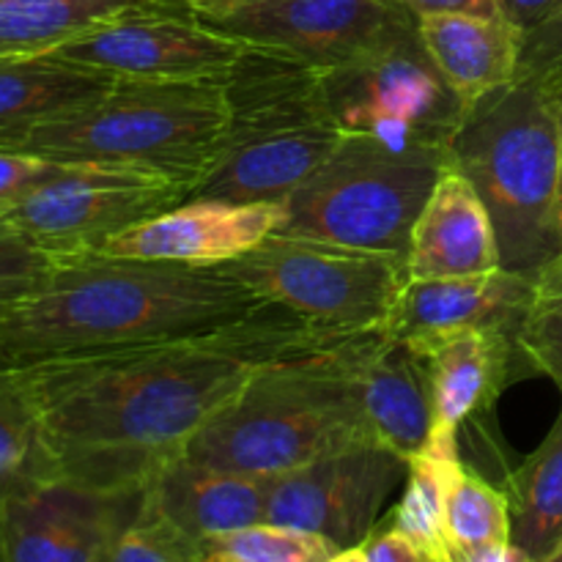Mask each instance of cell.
<instances>
[{
  "instance_id": "cell-26",
  "label": "cell",
  "mask_w": 562,
  "mask_h": 562,
  "mask_svg": "<svg viewBox=\"0 0 562 562\" xmlns=\"http://www.w3.org/2000/svg\"><path fill=\"white\" fill-rule=\"evenodd\" d=\"M459 464V453H437V450L423 448L420 453L412 456L404 494L393 514L387 516L395 530L442 558H448L445 508H448L450 481Z\"/></svg>"
},
{
  "instance_id": "cell-29",
  "label": "cell",
  "mask_w": 562,
  "mask_h": 562,
  "mask_svg": "<svg viewBox=\"0 0 562 562\" xmlns=\"http://www.w3.org/2000/svg\"><path fill=\"white\" fill-rule=\"evenodd\" d=\"M519 355L530 373L552 379L562 393V252L532 285V300L519 329Z\"/></svg>"
},
{
  "instance_id": "cell-1",
  "label": "cell",
  "mask_w": 562,
  "mask_h": 562,
  "mask_svg": "<svg viewBox=\"0 0 562 562\" xmlns=\"http://www.w3.org/2000/svg\"><path fill=\"white\" fill-rule=\"evenodd\" d=\"M338 335L269 302L234 327L60 357L25 376L55 475L102 492H143L198 428L278 357Z\"/></svg>"
},
{
  "instance_id": "cell-32",
  "label": "cell",
  "mask_w": 562,
  "mask_h": 562,
  "mask_svg": "<svg viewBox=\"0 0 562 562\" xmlns=\"http://www.w3.org/2000/svg\"><path fill=\"white\" fill-rule=\"evenodd\" d=\"M66 170H69L66 162H53V159L36 157V154L0 148V212H9L16 203L31 198L33 192L53 184Z\"/></svg>"
},
{
  "instance_id": "cell-4",
  "label": "cell",
  "mask_w": 562,
  "mask_h": 562,
  "mask_svg": "<svg viewBox=\"0 0 562 562\" xmlns=\"http://www.w3.org/2000/svg\"><path fill=\"white\" fill-rule=\"evenodd\" d=\"M228 130L187 201L283 203L338 148L322 69L247 47L223 80Z\"/></svg>"
},
{
  "instance_id": "cell-38",
  "label": "cell",
  "mask_w": 562,
  "mask_h": 562,
  "mask_svg": "<svg viewBox=\"0 0 562 562\" xmlns=\"http://www.w3.org/2000/svg\"><path fill=\"white\" fill-rule=\"evenodd\" d=\"M327 562H371V560H368L366 547H351V549H340V552L333 554Z\"/></svg>"
},
{
  "instance_id": "cell-35",
  "label": "cell",
  "mask_w": 562,
  "mask_h": 562,
  "mask_svg": "<svg viewBox=\"0 0 562 562\" xmlns=\"http://www.w3.org/2000/svg\"><path fill=\"white\" fill-rule=\"evenodd\" d=\"M406 9L420 20V16H442V14H464V16H499L497 0H404Z\"/></svg>"
},
{
  "instance_id": "cell-9",
  "label": "cell",
  "mask_w": 562,
  "mask_h": 562,
  "mask_svg": "<svg viewBox=\"0 0 562 562\" xmlns=\"http://www.w3.org/2000/svg\"><path fill=\"white\" fill-rule=\"evenodd\" d=\"M322 77L344 135L371 137L404 151H450L467 113L428 55L420 25Z\"/></svg>"
},
{
  "instance_id": "cell-30",
  "label": "cell",
  "mask_w": 562,
  "mask_h": 562,
  "mask_svg": "<svg viewBox=\"0 0 562 562\" xmlns=\"http://www.w3.org/2000/svg\"><path fill=\"white\" fill-rule=\"evenodd\" d=\"M113 562H203L201 543L159 519L146 505L115 547Z\"/></svg>"
},
{
  "instance_id": "cell-5",
  "label": "cell",
  "mask_w": 562,
  "mask_h": 562,
  "mask_svg": "<svg viewBox=\"0 0 562 562\" xmlns=\"http://www.w3.org/2000/svg\"><path fill=\"white\" fill-rule=\"evenodd\" d=\"M225 130L223 82L119 80L93 104L5 137L0 148L66 165L148 170L184 187L190 198L217 157Z\"/></svg>"
},
{
  "instance_id": "cell-11",
  "label": "cell",
  "mask_w": 562,
  "mask_h": 562,
  "mask_svg": "<svg viewBox=\"0 0 562 562\" xmlns=\"http://www.w3.org/2000/svg\"><path fill=\"white\" fill-rule=\"evenodd\" d=\"M184 187L121 165H69L60 179L9 209V220L53 261L97 252L119 231L170 212Z\"/></svg>"
},
{
  "instance_id": "cell-24",
  "label": "cell",
  "mask_w": 562,
  "mask_h": 562,
  "mask_svg": "<svg viewBox=\"0 0 562 562\" xmlns=\"http://www.w3.org/2000/svg\"><path fill=\"white\" fill-rule=\"evenodd\" d=\"M510 541L536 562L562 552V412L541 445L505 477Z\"/></svg>"
},
{
  "instance_id": "cell-37",
  "label": "cell",
  "mask_w": 562,
  "mask_h": 562,
  "mask_svg": "<svg viewBox=\"0 0 562 562\" xmlns=\"http://www.w3.org/2000/svg\"><path fill=\"white\" fill-rule=\"evenodd\" d=\"M549 91L554 93V104H558V146H560V223H562V80L554 82Z\"/></svg>"
},
{
  "instance_id": "cell-7",
  "label": "cell",
  "mask_w": 562,
  "mask_h": 562,
  "mask_svg": "<svg viewBox=\"0 0 562 562\" xmlns=\"http://www.w3.org/2000/svg\"><path fill=\"white\" fill-rule=\"evenodd\" d=\"M445 170L448 151H404L344 135L327 162L285 198L274 234L406 258L417 217Z\"/></svg>"
},
{
  "instance_id": "cell-13",
  "label": "cell",
  "mask_w": 562,
  "mask_h": 562,
  "mask_svg": "<svg viewBox=\"0 0 562 562\" xmlns=\"http://www.w3.org/2000/svg\"><path fill=\"white\" fill-rule=\"evenodd\" d=\"M245 49L247 44L212 31L190 9H159L108 22L53 55L119 80L223 82Z\"/></svg>"
},
{
  "instance_id": "cell-17",
  "label": "cell",
  "mask_w": 562,
  "mask_h": 562,
  "mask_svg": "<svg viewBox=\"0 0 562 562\" xmlns=\"http://www.w3.org/2000/svg\"><path fill=\"white\" fill-rule=\"evenodd\" d=\"M423 357L431 387L434 428L426 448L459 453V428L497 401L516 368H527L519 338L503 329H467L412 346Z\"/></svg>"
},
{
  "instance_id": "cell-16",
  "label": "cell",
  "mask_w": 562,
  "mask_h": 562,
  "mask_svg": "<svg viewBox=\"0 0 562 562\" xmlns=\"http://www.w3.org/2000/svg\"><path fill=\"white\" fill-rule=\"evenodd\" d=\"M280 220L283 203L184 201L119 231L97 252L181 267H220L261 245L280 228Z\"/></svg>"
},
{
  "instance_id": "cell-34",
  "label": "cell",
  "mask_w": 562,
  "mask_h": 562,
  "mask_svg": "<svg viewBox=\"0 0 562 562\" xmlns=\"http://www.w3.org/2000/svg\"><path fill=\"white\" fill-rule=\"evenodd\" d=\"M562 9V0H497L499 20L508 22L521 38L538 31Z\"/></svg>"
},
{
  "instance_id": "cell-2",
  "label": "cell",
  "mask_w": 562,
  "mask_h": 562,
  "mask_svg": "<svg viewBox=\"0 0 562 562\" xmlns=\"http://www.w3.org/2000/svg\"><path fill=\"white\" fill-rule=\"evenodd\" d=\"M267 305L220 267L58 258L31 291L0 305V368L217 333Z\"/></svg>"
},
{
  "instance_id": "cell-20",
  "label": "cell",
  "mask_w": 562,
  "mask_h": 562,
  "mask_svg": "<svg viewBox=\"0 0 562 562\" xmlns=\"http://www.w3.org/2000/svg\"><path fill=\"white\" fill-rule=\"evenodd\" d=\"M409 280L472 278L503 269L492 217L475 187L445 170L412 231Z\"/></svg>"
},
{
  "instance_id": "cell-40",
  "label": "cell",
  "mask_w": 562,
  "mask_h": 562,
  "mask_svg": "<svg viewBox=\"0 0 562 562\" xmlns=\"http://www.w3.org/2000/svg\"><path fill=\"white\" fill-rule=\"evenodd\" d=\"M543 562H562V552H558V554H552V558H549V560H543Z\"/></svg>"
},
{
  "instance_id": "cell-33",
  "label": "cell",
  "mask_w": 562,
  "mask_h": 562,
  "mask_svg": "<svg viewBox=\"0 0 562 562\" xmlns=\"http://www.w3.org/2000/svg\"><path fill=\"white\" fill-rule=\"evenodd\" d=\"M516 80L543 88H552L562 80V9L538 31L521 38Z\"/></svg>"
},
{
  "instance_id": "cell-18",
  "label": "cell",
  "mask_w": 562,
  "mask_h": 562,
  "mask_svg": "<svg viewBox=\"0 0 562 562\" xmlns=\"http://www.w3.org/2000/svg\"><path fill=\"white\" fill-rule=\"evenodd\" d=\"M536 280L508 269L472 278L406 280L384 333L409 346L467 329H503L519 338Z\"/></svg>"
},
{
  "instance_id": "cell-27",
  "label": "cell",
  "mask_w": 562,
  "mask_h": 562,
  "mask_svg": "<svg viewBox=\"0 0 562 562\" xmlns=\"http://www.w3.org/2000/svg\"><path fill=\"white\" fill-rule=\"evenodd\" d=\"M445 536L450 549H481L510 541L508 494L467 470L464 461L453 472L445 508Z\"/></svg>"
},
{
  "instance_id": "cell-28",
  "label": "cell",
  "mask_w": 562,
  "mask_h": 562,
  "mask_svg": "<svg viewBox=\"0 0 562 562\" xmlns=\"http://www.w3.org/2000/svg\"><path fill=\"white\" fill-rule=\"evenodd\" d=\"M338 552L340 549L327 538L272 521H258L201 541L203 562H327Z\"/></svg>"
},
{
  "instance_id": "cell-36",
  "label": "cell",
  "mask_w": 562,
  "mask_h": 562,
  "mask_svg": "<svg viewBox=\"0 0 562 562\" xmlns=\"http://www.w3.org/2000/svg\"><path fill=\"white\" fill-rule=\"evenodd\" d=\"M450 562H536L525 549L516 547L514 541L494 543V547L481 549H450Z\"/></svg>"
},
{
  "instance_id": "cell-31",
  "label": "cell",
  "mask_w": 562,
  "mask_h": 562,
  "mask_svg": "<svg viewBox=\"0 0 562 562\" xmlns=\"http://www.w3.org/2000/svg\"><path fill=\"white\" fill-rule=\"evenodd\" d=\"M49 267L53 258L0 212V305L31 291Z\"/></svg>"
},
{
  "instance_id": "cell-21",
  "label": "cell",
  "mask_w": 562,
  "mask_h": 562,
  "mask_svg": "<svg viewBox=\"0 0 562 562\" xmlns=\"http://www.w3.org/2000/svg\"><path fill=\"white\" fill-rule=\"evenodd\" d=\"M420 38L464 110L516 80L521 36L499 16H420Z\"/></svg>"
},
{
  "instance_id": "cell-39",
  "label": "cell",
  "mask_w": 562,
  "mask_h": 562,
  "mask_svg": "<svg viewBox=\"0 0 562 562\" xmlns=\"http://www.w3.org/2000/svg\"><path fill=\"white\" fill-rule=\"evenodd\" d=\"M173 3L184 5V9H195V5H206V3H214V0H173Z\"/></svg>"
},
{
  "instance_id": "cell-19",
  "label": "cell",
  "mask_w": 562,
  "mask_h": 562,
  "mask_svg": "<svg viewBox=\"0 0 562 562\" xmlns=\"http://www.w3.org/2000/svg\"><path fill=\"white\" fill-rule=\"evenodd\" d=\"M269 488V477L214 470L179 453L154 472L143 505L201 543L220 532L267 521Z\"/></svg>"
},
{
  "instance_id": "cell-22",
  "label": "cell",
  "mask_w": 562,
  "mask_h": 562,
  "mask_svg": "<svg viewBox=\"0 0 562 562\" xmlns=\"http://www.w3.org/2000/svg\"><path fill=\"white\" fill-rule=\"evenodd\" d=\"M119 77L53 53L0 55V140L93 104Z\"/></svg>"
},
{
  "instance_id": "cell-8",
  "label": "cell",
  "mask_w": 562,
  "mask_h": 562,
  "mask_svg": "<svg viewBox=\"0 0 562 562\" xmlns=\"http://www.w3.org/2000/svg\"><path fill=\"white\" fill-rule=\"evenodd\" d=\"M263 302L327 333L387 327L409 280L404 256L333 241L272 234L258 247L220 263Z\"/></svg>"
},
{
  "instance_id": "cell-23",
  "label": "cell",
  "mask_w": 562,
  "mask_h": 562,
  "mask_svg": "<svg viewBox=\"0 0 562 562\" xmlns=\"http://www.w3.org/2000/svg\"><path fill=\"white\" fill-rule=\"evenodd\" d=\"M184 9L173 0H0V55H44L140 11Z\"/></svg>"
},
{
  "instance_id": "cell-12",
  "label": "cell",
  "mask_w": 562,
  "mask_h": 562,
  "mask_svg": "<svg viewBox=\"0 0 562 562\" xmlns=\"http://www.w3.org/2000/svg\"><path fill=\"white\" fill-rule=\"evenodd\" d=\"M406 472V456L376 439H357L274 477L267 521L322 536L338 549L362 547Z\"/></svg>"
},
{
  "instance_id": "cell-41",
  "label": "cell",
  "mask_w": 562,
  "mask_h": 562,
  "mask_svg": "<svg viewBox=\"0 0 562 562\" xmlns=\"http://www.w3.org/2000/svg\"><path fill=\"white\" fill-rule=\"evenodd\" d=\"M0 562H5V554H3V538H0Z\"/></svg>"
},
{
  "instance_id": "cell-14",
  "label": "cell",
  "mask_w": 562,
  "mask_h": 562,
  "mask_svg": "<svg viewBox=\"0 0 562 562\" xmlns=\"http://www.w3.org/2000/svg\"><path fill=\"white\" fill-rule=\"evenodd\" d=\"M143 492H102L53 477L9 494L0 499L5 562H113L140 514Z\"/></svg>"
},
{
  "instance_id": "cell-15",
  "label": "cell",
  "mask_w": 562,
  "mask_h": 562,
  "mask_svg": "<svg viewBox=\"0 0 562 562\" xmlns=\"http://www.w3.org/2000/svg\"><path fill=\"white\" fill-rule=\"evenodd\" d=\"M327 360L344 376L368 434L412 459L431 439L434 409L423 357L384 329L340 335Z\"/></svg>"
},
{
  "instance_id": "cell-3",
  "label": "cell",
  "mask_w": 562,
  "mask_h": 562,
  "mask_svg": "<svg viewBox=\"0 0 562 562\" xmlns=\"http://www.w3.org/2000/svg\"><path fill=\"white\" fill-rule=\"evenodd\" d=\"M448 154L492 217L503 269L536 280L562 252L554 93L519 80L497 88L467 110Z\"/></svg>"
},
{
  "instance_id": "cell-10",
  "label": "cell",
  "mask_w": 562,
  "mask_h": 562,
  "mask_svg": "<svg viewBox=\"0 0 562 562\" xmlns=\"http://www.w3.org/2000/svg\"><path fill=\"white\" fill-rule=\"evenodd\" d=\"M190 11L223 36L322 71L355 64L417 27L404 0H214Z\"/></svg>"
},
{
  "instance_id": "cell-6",
  "label": "cell",
  "mask_w": 562,
  "mask_h": 562,
  "mask_svg": "<svg viewBox=\"0 0 562 562\" xmlns=\"http://www.w3.org/2000/svg\"><path fill=\"white\" fill-rule=\"evenodd\" d=\"M333 340L258 368L198 428L184 456L214 470L274 481L329 450L373 439L355 395L327 360Z\"/></svg>"
},
{
  "instance_id": "cell-25",
  "label": "cell",
  "mask_w": 562,
  "mask_h": 562,
  "mask_svg": "<svg viewBox=\"0 0 562 562\" xmlns=\"http://www.w3.org/2000/svg\"><path fill=\"white\" fill-rule=\"evenodd\" d=\"M53 477L58 475L25 376L0 368V499Z\"/></svg>"
}]
</instances>
